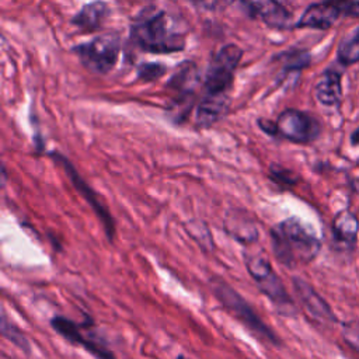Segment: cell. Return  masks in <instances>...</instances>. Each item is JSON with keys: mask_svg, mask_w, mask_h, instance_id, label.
Masks as SVG:
<instances>
[{"mask_svg": "<svg viewBox=\"0 0 359 359\" xmlns=\"http://www.w3.org/2000/svg\"><path fill=\"white\" fill-rule=\"evenodd\" d=\"M2 334L5 338H8L10 342H13L16 347H19L26 353L31 352V347H30L27 337L21 333L20 329H17L13 323H10L5 315L2 317Z\"/></svg>", "mask_w": 359, "mask_h": 359, "instance_id": "obj_21", "label": "cell"}, {"mask_svg": "<svg viewBox=\"0 0 359 359\" xmlns=\"http://www.w3.org/2000/svg\"><path fill=\"white\" fill-rule=\"evenodd\" d=\"M345 15L349 16V17H355V19L359 17V0H356V2H353V3H351L349 6H347Z\"/></svg>", "mask_w": 359, "mask_h": 359, "instance_id": "obj_25", "label": "cell"}, {"mask_svg": "<svg viewBox=\"0 0 359 359\" xmlns=\"http://www.w3.org/2000/svg\"><path fill=\"white\" fill-rule=\"evenodd\" d=\"M351 142H352V145H359V127L351 135Z\"/></svg>", "mask_w": 359, "mask_h": 359, "instance_id": "obj_26", "label": "cell"}, {"mask_svg": "<svg viewBox=\"0 0 359 359\" xmlns=\"http://www.w3.org/2000/svg\"><path fill=\"white\" fill-rule=\"evenodd\" d=\"M292 282L295 292L307 313L319 322H337V317L333 313L329 303L313 289L312 285L300 278H293Z\"/></svg>", "mask_w": 359, "mask_h": 359, "instance_id": "obj_12", "label": "cell"}, {"mask_svg": "<svg viewBox=\"0 0 359 359\" xmlns=\"http://www.w3.org/2000/svg\"><path fill=\"white\" fill-rule=\"evenodd\" d=\"M270 172H271V177L274 180H277L278 183H282V184L284 183H286V184H295L296 183V178H295L293 173L289 172V170H285L284 167L273 165Z\"/></svg>", "mask_w": 359, "mask_h": 359, "instance_id": "obj_24", "label": "cell"}, {"mask_svg": "<svg viewBox=\"0 0 359 359\" xmlns=\"http://www.w3.org/2000/svg\"><path fill=\"white\" fill-rule=\"evenodd\" d=\"M241 58L243 49L239 45L228 44L222 46L205 75L203 94H230Z\"/></svg>", "mask_w": 359, "mask_h": 359, "instance_id": "obj_6", "label": "cell"}, {"mask_svg": "<svg viewBox=\"0 0 359 359\" xmlns=\"http://www.w3.org/2000/svg\"><path fill=\"white\" fill-rule=\"evenodd\" d=\"M192 2H194V3H195V0H192Z\"/></svg>", "mask_w": 359, "mask_h": 359, "instance_id": "obj_29", "label": "cell"}, {"mask_svg": "<svg viewBox=\"0 0 359 359\" xmlns=\"http://www.w3.org/2000/svg\"><path fill=\"white\" fill-rule=\"evenodd\" d=\"M110 15V6L106 2H101V0H95V2L89 3L80 9V12L72 19V24L86 33L97 31L106 23Z\"/></svg>", "mask_w": 359, "mask_h": 359, "instance_id": "obj_16", "label": "cell"}, {"mask_svg": "<svg viewBox=\"0 0 359 359\" xmlns=\"http://www.w3.org/2000/svg\"><path fill=\"white\" fill-rule=\"evenodd\" d=\"M270 234L274 255L288 268L312 263L322 248L317 236L296 218L278 223Z\"/></svg>", "mask_w": 359, "mask_h": 359, "instance_id": "obj_2", "label": "cell"}, {"mask_svg": "<svg viewBox=\"0 0 359 359\" xmlns=\"http://www.w3.org/2000/svg\"><path fill=\"white\" fill-rule=\"evenodd\" d=\"M176 26L166 12L150 6L143 9L132 23L131 39L150 54L180 53L185 46V37Z\"/></svg>", "mask_w": 359, "mask_h": 359, "instance_id": "obj_1", "label": "cell"}, {"mask_svg": "<svg viewBox=\"0 0 359 359\" xmlns=\"http://www.w3.org/2000/svg\"><path fill=\"white\" fill-rule=\"evenodd\" d=\"M246 268L257 284V288L273 302L279 313L285 316H293L296 313L293 300L263 254H248L246 257Z\"/></svg>", "mask_w": 359, "mask_h": 359, "instance_id": "obj_4", "label": "cell"}, {"mask_svg": "<svg viewBox=\"0 0 359 359\" xmlns=\"http://www.w3.org/2000/svg\"><path fill=\"white\" fill-rule=\"evenodd\" d=\"M72 50L87 71L95 75H107L120 59L121 38L113 33L102 34L89 42L76 45Z\"/></svg>", "mask_w": 359, "mask_h": 359, "instance_id": "obj_5", "label": "cell"}, {"mask_svg": "<svg viewBox=\"0 0 359 359\" xmlns=\"http://www.w3.org/2000/svg\"><path fill=\"white\" fill-rule=\"evenodd\" d=\"M275 2H278V3H281V5H286V2H289V0H275Z\"/></svg>", "mask_w": 359, "mask_h": 359, "instance_id": "obj_27", "label": "cell"}, {"mask_svg": "<svg viewBox=\"0 0 359 359\" xmlns=\"http://www.w3.org/2000/svg\"><path fill=\"white\" fill-rule=\"evenodd\" d=\"M342 335H344V340L347 341V344L359 352V323L355 320L344 323Z\"/></svg>", "mask_w": 359, "mask_h": 359, "instance_id": "obj_23", "label": "cell"}, {"mask_svg": "<svg viewBox=\"0 0 359 359\" xmlns=\"http://www.w3.org/2000/svg\"><path fill=\"white\" fill-rule=\"evenodd\" d=\"M177 359H190V358H188V356H185V355H178V356H177Z\"/></svg>", "mask_w": 359, "mask_h": 359, "instance_id": "obj_28", "label": "cell"}, {"mask_svg": "<svg viewBox=\"0 0 359 359\" xmlns=\"http://www.w3.org/2000/svg\"><path fill=\"white\" fill-rule=\"evenodd\" d=\"M211 288L225 309L241 324H244L255 337L271 345L281 344L279 337L273 331V329L264 323V320L255 313L252 306L225 279H222L221 277H212Z\"/></svg>", "mask_w": 359, "mask_h": 359, "instance_id": "obj_3", "label": "cell"}, {"mask_svg": "<svg viewBox=\"0 0 359 359\" xmlns=\"http://www.w3.org/2000/svg\"><path fill=\"white\" fill-rule=\"evenodd\" d=\"M199 86L201 75L194 62L185 61L176 68L167 83V89L174 94L170 111L176 121L181 122L188 117L194 107L195 94Z\"/></svg>", "mask_w": 359, "mask_h": 359, "instance_id": "obj_7", "label": "cell"}, {"mask_svg": "<svg viewBox=\"0 0 359 359\" xmlns=\"http://www.w3.org/2000/svg\"><path fill=\"white\" fill-rule=\"evenodd\" d=\"M341 15V8L335 2L313 3L307 8L299 21L295 24L296 28H315L329 30L334 26Z\"/></svg>", "mask_w": 359, "mask_h": 359, "instance_id": "obj_13", "label": "cell"}, {"mask_svg": "<svg viewBox=\"0 0 359 359\" xmlns=\"http://www.w3.org/2000/svg\"><path fill=\"white\" fill-rule=\"evenodd\" d=\"M225 230L230 237L243 244L257 241L260 236L257 223L254 222V219L248 218L246 212L239 210L228 214L225 219Z\"/></svg>", "mask_w": 359, "mask_h": 359, "instance_id": "obj_15", "label": "cell"}, {"mask_svg": "<svg viewBox=\"0 0 359 359\" xmlns=\"http://www.w3.org/2000/svg\"><path fill=\"white\" fill-rule=\"evenodd\" d=\"M322 132L320 122L311 114L288 109L275 121V136L293 143H311Z\"/></svg>", "mask_w": 359, "mask_h": 359, "instance_id": "obj_9", "label": "cell"}, {"mask_svg": "<svg viewBox=\"0 0 359 359\" xmlns=\"http://www.w3.org/2000/svg\"><path fill=\"white\" fill-rule=\"evenodd\" d=\"M316 98L326 107H335L342 98L341 73L335 69H327L319 77L315 86Z\"/></svg>", "mask_w": 359, "mask_h": 359, "instance_id": "obj_17", "label": "cell"}, {"mask_svg": "<svg viewBox=\"0 0 359 359\" xmlns=\"http://www.w3.org/2000/svg\"><path fill=\"white\" fill-rule=\"evenodd\" d=\"M338 62L344 66L359 62V27L352 28L341 39L337 49Z\"/></svg>", "mask_w": 359, "mask_h": 359, "instance_id": "obj_19", "label": "cell"}, {"mask_svg": "<svg viewBox=\"0 0 359 359\" xmlns=\"http://www.w3.org/2000/svg\"><path fill=\"white\" fill-rule=\"evenodd\" d=\"M251 13H255L261 17L267 26L278 30H288L292 27V16L286 10V8L275 0H259V2H251L244 0Z\"/></svg>", "mask_w": 359, "mask_h": 359, "instance_id": "obj_14", "label": "cell"}, {"mask_svg": "<svg viewBox=\"0 0 359 359\" xmlns=\"http://www.w3.org/2000/svg\"><path fill=\"white\" fill-rule=\"evenodd\" d=\"M278 59L282 62V66L288 72L302 71L312 64V57L307 50L303 49H292L288 53L278 55Z\"/></svg>", "mask_w": 359, "mask_h": 359, "instance_id": "obj_20", "label": "cell"}, {"mask_svg": "<svg viewBox=\"0 0 359 359\" xmlns=\"http://www.w3.org/2000/svg\"><path fill=\"white\" fill-rule=\"evenodd\" d=\"M333 233L337 241L352 246L359 233V221L349 211H341L333 221Z\"/></svg>", "mask_w": 359, "mask_h": 359, "instance_id": "obj_18", "label": "cell"}, {"mask_svg": "<svg viewBox=\"0 0 359 359\" xmlns=\"http://www.w3.org/2000/svg\"><path fill=\"white\" fill-rule=\"evenodd\" d=\"M53 159L62 166V169L65 170L66 176L71 178L75 188L83 195V198L90 205V208L94 211V214L100 219L102 228H104V232H106L109 240L113 241L114 237H116V223H114V219H113V217H111V214L107 208V205L102 202L100 195L82 178V176L76 172L73 165L65 156L59 155V153H53Z\"/></svg>", "mask_w": 359, "mask_h": 359, "instance_id": "obj_10", "label": "cell"}, {"mask_svg": "<svg viewBox=\"0 0 359 359\" xmlns=\"http://www.w3.org/2000/svg\"><path fill=\"white\" fill-rule=\"evenodd\" d=\"M166 73H167L166 65L156 64V62L142 64L138 66V71H136L138 77L145 82H155V80L163 77Z\"/></svg>", "mask_w": 359, "mask_h": 359, "instance_id": "obj_22", "label": "cell"}, {"mask_svg": "<svg viewBox=\"0 0 359 359\" xmlns=\"http://www.w3.org/2000/svg\"><path fill=\"white\" fill-rule=\"evenodd\" d=\"M53 329L71 344H75L97 359H117L114 351L89 323L79 324L71 319L55 316L50 320Z\"/></svg>", "mask_w": 359, "mask_h": 359, "instance_id": "obj_8", "label": "cell"}, {"mask_svg": "<svg viewBox=\"0 0 359 359\" xmlns=\"http://www.w3.org/2000/svg\"><path fill=\"white\" fill-rule=\"evenodd\" d=\"M230 109V94H202L196 106L195 121L199 128H211L218 124Z\"/></svg>", "mask_w": 359, "mask_h": 359, "instance_id": "obj_11", "label": "cell"}]
</instances>
